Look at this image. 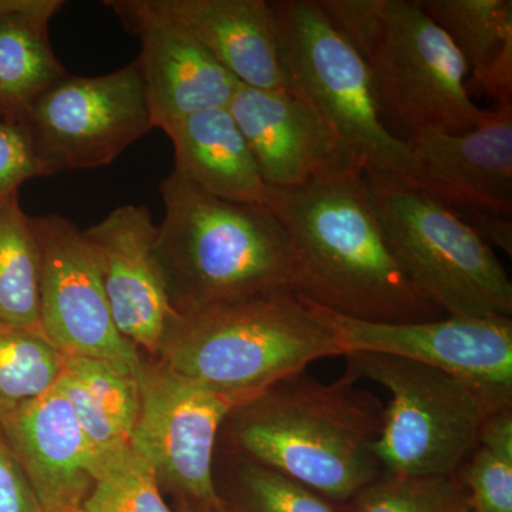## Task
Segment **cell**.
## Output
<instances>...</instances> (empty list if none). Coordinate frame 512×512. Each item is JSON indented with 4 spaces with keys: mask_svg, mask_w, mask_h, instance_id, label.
I'll list each match as a JSON object with an SVG mask.
<instances>
[{
    "mask_svg": "<svg viewBox=\"0 0 512 512\" xmlns=\"http://www.w3.org/2000/svg\"><path fill=\"white\" fill-rule=\"evenodd\" d=\"M271 208L291 239L296 295L366 322L444 318L397 264L359 168L302 187L272 190Z\"/></svg>",
    "mask_w": 512,
    "mask_h": 512,
    "instance_id": "6da1fadb",
    "label": "cell"
},
{
    "mask_svg": "<svg viewBox=\"0 0 512 512\" xmlns=\"http://www.w3.org/2000/svg\"><path fill=\"white\" fill-rule=\"evenodd\" d=\"M356 382L348 373L320 382L303 370L239 404L222 429L237 456L298 481L330 503H348L383 473L373 447L384 406Z\"/></svg>",
    "mask_w": 512,
    "mask_h": 512,
    "instance_id": "7a4b0ae2",
    "label": "cell"
},
{
    "mask_svg": "<svg viewBox=\"0 0 512 512\" xmlns=\"http://www.w3.org/2000/svg\"><path fill=\"white\" fill-rule=\"evenodd\" d=\"M160 194L156 252L175 312L292 291L291 239L271 207L212 197L174 170Z\"/></svg>",
    "mask_w": 512,
    "mask_h": 512,
    "instance_id": "3957f363",
    "label": "cell"
},
{
    "mask_svg": "<svg viewBox=\"0 0 512 512\" xmlns=\"http://www.w3.org/2000/svg\"><path fill=\"white\" fill-rule=\"evenodd\" d=\"M164 366L239 404L323 357L343 356L332 330L291 289L177 313Z\"/></svg>",
    "mask_w": 512,
    "mask_h": 512,
    "instance_id": "277c9868",
    "label": "cell"
},
{
    "mask_svg": "<svg viewBox=\"0 0 512 512\" xmlns=\"http://www.w3.org/2000/svg\"><path fill=\"white\" fill-rule=\"evenodd\" d=\"M271 6L286 90L328 128L363 174L402 181L407 144L384 124L365 59L330 26L316 0H276Z\"/></svg>",
    "mask_w": 512,
    "mask_h": 512,
    "instance_id": "5b68a950",
    "label": "cell"
},
{
    "mask_svg": "<svg viewBox=\"0 0 512 512\" xmlns=\"http://www.w3.org/2000/svg\"><path fill=\"white\" fill-rule=\"evenodd\" d=\"M366 181L387 245L424 301L450 318L512 319L510 276L477 232L402 181Z\"/></svg>",
    "mask_w": 512,
    "mask_h": 512,
    "instance_id": "8992f818",
    "label": "cell"
},
{
    "mask_svg": "<svg viewBox=\"0 0 512 512\" xmlns=\"http://www.w3.org/2000/svg\"><path fill=\"white\" fill-rule=\"evenodd\" d=\"M345 357V373L375 382L390 394L373 447L386 473H458L478 447L484 421L501 410L483 390L436 367L380 353Z\"/></svg>",
    "mask_w": 512,
    "mask_h": 512,
    "instance_id": "52a82bcc",
    "label": "cell"
},
{
    "mask_svg": "<svg viewBox=\"0 0 512 512\" xmlns=\"http://www.w3.org/2000/svg\"><path fill=\"white\" fill-rule=\"evenodd\" d=\"M366 63L384 124L399 140L464 133L490 116L468 93L466 60L420 0H389L382 39Z\"/></svg>",
    "mask_w": 512,
    "mask_h": 512,
    "instance_id": "ba28073f",
    "label": "cell"
},
{
    "mask_svg": "<svg viewBox=\"0 0 512 512\" xmlns=\"http://www.w3.org/2000/svg\"><path fill=\"white\" fill-rule=\"evenodd\" d=\"M25 124L42 177L109 165L156 128L137 60L103 76L67 74Z\"/></svg>",
    "mask_w": 512,
    "mask_h": 512,
    "instance_id": "9c48e42d",
    "label": "cell"
},
{
    "mask_svg": "<svg viewBox=\"0 0 512 512\" xmlns=\"http://www.w3.org/2000/svg\"><path fill=\"white\" fill-rule=\"evenodd\" d=\"M140 414L130 446L183 500L221 501L215 485V444L237 400L168 369L148 365L137 379Z\"/></svg>",
    "mask_w": 512,
    "mask_h": 512,
    "instance_id": "30bf717a",
    "label": "cell"
},
{
    "mask_svg": "<svg viewBox=\"0 0 512 512\" xmlns=\"http://www.w3.org/2000/svg\"><path fill=\"white\" fill-rule=\"evenodd\" d=\"M40 251V329L63 355L103 359L140 376L144 362L114 323L99 258L83 231L57 214L32 217Z\"/></svg>",
    "mask_w": 512,
    "mask_h": 512,
    "instance_id": "8fae6325",
    "label": "cell"
},
{
    "mask_svg": "<svg viewBox=\"0 0 512 512\" xmlns=\"http://www.w3.org/2000/svg\"><path fill=\"white\" fill-rule=\"evenodd\" d=\"M303 301L332 330L343 356L380 353L436 367L483 390L500 409L512 406V319L366 322Z\"/></svg>",
    "mask_w": 512,
    "mask_h": 512,
    "instance_id": "7c38bea8",
    "label": "cell"
},
{
    "mask_svg": "<svg viewBox=\"0 0 512 512\" xmlns=\"http://www.w3.org/2000/svg\"><path fill=\"white\" fill-rule=\"evenodd\" d=\"M402 183L448 207L512 215V100L464 133L423 131L407 138Z\"/></svg>",
    "mask_w": 512,
    "mask_h": 512,
    "instance_id": "4fadbf2b",
    "label": "cell"
},
{
    "mask_svg": "<svg viewBox=\"0 0 512 512\" xmlns=\"http://www.w3.org/2000/svg\"><path fill=\"white\" fill-rule=\"evenodd\" d=\"M104 6L127 32L140 37L137 62L154 127L204 110L228 109L241 84L197 37L150 12L141 0H107Z\"/></svg>",
    "mask_w": 512,
    "mask_h": 512,
    "instance_id": "5bb4252c",
    "label": "cell"
},
{
    "mask_svg": "<svg viewBox=\"0 0 512 512\" xmlns=\"http://www.w3.org/2000/svg\"><path fill=\"white\" fill-rule=\"evenodd\" d=\"M99 258L114 323L136 348L158 353L177 312L157 258V225L144 205H123L83 231Z\"/></svg>",
    "mask_w": 512,
    "mask_h": 512,
    "instance_id": "9a60e30c",
    "label": "cell"
},
{
    "mask_svg": "<svg viewBox=\"0 0 512 512\" xmlns=\"http://www.w3.org/2000/svg\"><path fill=\"white\" fill-rule=\"evenodd\" d=\"M228 110L272 190L302 187L357 168L328 128L289 90L241 84Z\"/></svg>",
    "mask_w": 512,
    "mask_h": 512,
    "instance_id": "2e32d148",
    "label": "cell"
},
{
    "mask_svg": "<svg viewBox=\"0 0 512 512\" xmlns=\"http://www.w3.org/2000/svg\"><path fill=\"white\" fill-rule=\"evenodd\" d=\"M0 429L45 512L80 511L103 460L62 390L0 414Z\"/></svg>",
    "mask_w": 512,
    "mask_h": 512,
    "instance_id": "e0dca14e",
    "label": "cell"
},
{
    "mask_svg": "<svg viewBox=\"0 0 512 512\" xmlns=\"http://www.w3.org/2000/svg\"><path fill=\"white\" fill-rule=\"evenodd\" d=\"M150 12L183 26L242 86L286 89L278 30L266 0H141Z\"/></svg>",
    "mask_w": 512,
    "mask_h": 512,
    "instance_id": "ac0fdd59",
    "label": "cell"
},
{
    "mask_svg": "<svg viewBox=\"0 0 512 512\" xmlns=\"http://www.w3.org/2000/svg\"><path fill=\"white\" fill-rule=\"evenodd\" d=\"M161 130L174 148V171L202 191L237 204L271 207L272 188L228 109L191 114Z\"/></svg>",
    "mask_w": 512,
    "mask_h": 512,
    "instance_id": "d6986e66",
    "label": "cell"
},
{
    "mask_svg": "<svg viewBox=\"0 0 512 512\" xmlns=\"http://www.w3.org/2000/svg\"><path fill=\"white\" fill-rule=\"evenodd\" d=\"M63 0H0V120L25 124L37 100L67 76L49 37Z\"/></svg>",
    "mask_w": 512,
    "mask_h": 512,
    "instance_id": "ffe728a7",
    "label": "cell"
},
{
    "mask_svg": "<svg viewBox=\"0 0 512 512\" xmlns=\"http://www.w3.org/2000/svg\"><path fill=\"white\" fill-rule=\"evenodd\" d=\"M497 104L512 96L511 0H420Z\"/></svg>",
    "mask_w": 512,
    "mask_h": 512,
    "instance_id": "44dd1931",
    "label": "cell"
},
{
    "mask_svg": "<svg viewBox=\"0 0 512 512\" xmlns=\"http://www.w3.org/2000/svg\"><path fill=\"white\" fill-rule=\"evenodd\" d=\"M42 251L19 191L0 201V323L40 329Z\"/></svg>",
    "mask_w": 512,
    "mask_h": 512,
    "instance_id": "7402d4cb",
    "label": "cell"
},
{
    "mask_svg": "<svg viewBox=\"0 0 512 512\" xmlns=\"http://www.w3.org/2000/svg\"><path fill=\"white\" fill-rule=\"evenodd\" d=\"M63 369V353L42 329L0 323V414L50 392Z\"/></svg>",
    "mask_w": 512,
    "mask_h": 512,
    "instance_id": "603a6c76",
    "label": "cell"
},
{
    "mask_svg": "<svg viewBox=\"0 0 512 512\" xmlns=\"http://www.w3.org/2000/svg\"><path fill=\"white\" fill-rule=\"evenodd\" d=\"M350 503V512H471L458 474L399 476L383 471Z\"/></svg>",
    "mask_w": 512,
    "mask_h": 512,
    "instance_id": "cb8c5ba5",
    "label": "cell"
},
{
    "mask_svg": "<svg viewBox=\"0 0 512 512\" xmlns=\"http://www.w3.org/2000/svg\"><path fill=\"white\" fill-rule=\"evenodd\" d=\"M80 512H173L153 466L127 446L103 461Z\"/></svg>",
    "mask_w": 512,
    "mask_h": 512,
    "instance_id": "d4e9b609",
    "label": "cell"
},
{
    "mask_svg": "<svg viewBox=\"0 0 512 512\" xmlns=\"http://www.w3.org/2000/svg\"><path fill=\"white\" fill-rule=\"evenodd\" d=\"M232 512H338L329 500L292 478L234 454Z\"/></svg>",
    "mask_w": 512,
    "mask_h": 512,
    "instance_id": "484cf974",
    "label": "cell"
},
{
    "mask_svg": "<svg viewBox=\"0 0 512 512\" xmlns=\"http://www.w3.org/2000/svg\"><path fill=\"white\" fill-rule=\"evenodd\" d=\"M64 370L76 377L130 441L140 414V387L136 377L103 359L64 355Z\"/></svg>",
    "mask_w": 512,
    "mask_h": 512,
    "instance_id": "4316f807",
    "label": "cell"
},
{
    "mask_svg": "<svg viewBox=\"0 0 512 512\" xmlns=\"http://www.w3.org/2000/svg\"><path fill=\"white\" fill-rule=\"evenodd\" d=\"M457 474L471 512H512V461L478 446Z\"/></svg>",
    "mask_w": 512,
    "mask_h": 512,
    "instance_id": "83f0119b",
    "label": "cell"
},
{
    "mask_svg": "<svg viewBox=\"0 0 512 512\" xmlns=\"http://www.w3.org/2000/svg\"><path fill=\"white\" fill-rule=\"evenodd\" d=\"M316 3L330 26L367 62L386 28L389 0H316Z\"/></svg>",
    "mask_w": 512,
    "mask_h": 512,
    "instance_id": "f1b7e54d",
    "label": "cell"
},
{
    "mask_svg": "<svg viewBox=\"0 0 512 512\" xmlns=\"http://www.w3.org/2000/svg\"><path fill=\"white\" fill-rule=\"evenodd\" d=\"M57 387L62 390L63 396L72 407L80 429L83 430L84 436L90 441L101 460H107L130 446L127 437L114 426L113 421L100 409L99 404L94 402L83 384L67 370L63 369Z\"/></svg>",
    "mask_w": 512,
    "mask_h": 512,
    "instance_id": "f546056e",
    "label": "cell"
},
{
    "mask_svg": "<svg viewBox=\"0 0 512 512\" xmlns=\"http://www.w3.org/2000/svg\"><path fill=\"white\" fill-rule=\"evenodd\" d=\"M39 177L42 173L26 124L0 120V201Z\"/></svg>",
    "mask_w": 512,
    "mask_h": 512,
    "instance_id": "4dcf8cb0",
    "label": "cell"
},
{
    "mask_svg": "<svg viewBox=\"0 0 512 512\" xmlns=\"http://www.w3.org/2000/svg\"><path fill=\"white\" fill-rule=\"evenodd\" d=\"M0 512H45L0 429Z\"/></svg>",
    "mask_w": 512,
    "mask_h": 512,
    "instance_id": "1f68e13d",
    "label": "cell"
},
{
    "mask_svg": "<svg viewBox=\"0 0 512 512\" xmlns=\"http://www.w3.org/2000/svg\"><path fill=\"white\" fill-rule=\"evenodd\" d=\"M464 224L477 232L490 245L501 249L504 254L512 256V221L511 217L497 212L471 207H450Z\"/></svg>",
    "mask_w": 512,
    "mask_h": 512,
    "instance_id": "d6a6232c",
    "label": "cell"
},
{
    "mask_svg": "<svg viewBox=\"0 0 512 512\" xmlns=\"http://www.w3.org/2000/svg\"><path fill=\"white\" fill-rule=\"evenodd\" d=\"M478 446L512 461V406L491 413L481 427Z\"/></svg>",
    "mask_w": 512,
    "mask_h": 512,
    "instance_id": "836d02e7",
    "label": "cell"
},
{
    "mask_svg": "<svg viewBox=\"0 0 512 512\" xmlns=\"http://www.w3.org/2000/svg\"><path fill=\"white\" fill-rule=\"evenodd\" d=\"M178 512H232L224 500L218 503H195V501L181 500Z\"/></svg>",
    "mask_w": 512,
    "mask_h": 512,
    "instance_id": "e575fe53",
    "label": "cell"
},
{
    "mask_svg": "<svg viewBox=\"0 0 512 512\" xmlns=\"http://www.w3.org/2000/svg\"><path fill=\"white\" fill-rule=\"evenodd\" d=\"M72 512H80V511H72Z\"/></svg>",
    "mask_w": 512,
    "mask_h": 512,
    "instance_id": "d590c367",
    "label": "cell"
}]
</instances>
